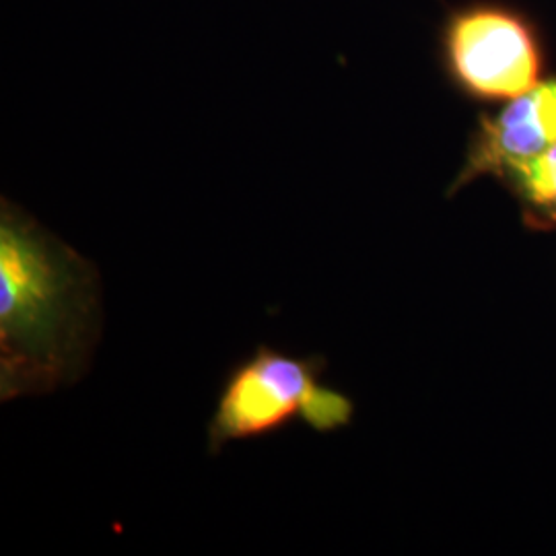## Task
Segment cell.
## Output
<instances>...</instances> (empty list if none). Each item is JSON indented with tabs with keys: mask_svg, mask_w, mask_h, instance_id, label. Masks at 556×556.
I'll return each mask as SVG.
<instances>
[{
	"mask_svg": "<svg viewBox=\"0 0 556 556\" xmlns=\"http://www.w3.org/2000/svg\"><path fill=\"white\" fill-rule=\"evenodd\" d=\"M98 268L15 202L0 204V400L77 383L101 334Z\"/></svg>",
	"mask_w": 556,
	"mask_h": 556,
	"instance_id": "6da1fadb",
	"label": "cell"
},
{
	"mask_svg": "<svg viewBox=\"0 0 556 556\" xmlns=\"http://www.w3.org/2000/svg\"><path fill=\"white\" fill-rule=\"evenodd\" d=\"M326 358L291 355L268 344L236 363L220 386L213 417L206 425L211 456L229 443L275 435L301 422L330 435L355 418L353 397L324 381Z\"/></svg>",
	"mask_w": 556,
	"mask_h": 556,
	"instance_id": "7a4b0ae2",
	"label": "cell"
},
{
	"mask_svg": "<svg viewBox=\"0 0 556 556\" xmlns=\"http://www.w3.org/2000/svg\"><path fill=\"white\" fill-rule=\"evenodd\" d=\"M441 62L459 93L495 103L516 100L540 83L544 50L526 15L498 2H475L445 21Z\"/></svg>",
	"mask_w": 556,
	"mask_h": 556,
	"instance_id": "3957f363",
	"label": "cell"
},
{
	"mask_svg": "<svg viewBox=\"0 0 556 556\" xmlns=\"http://www.w3.org/2000/svg\"><path fill=\"white\" fill-rule=\"evenodd\" d=\"M556 144V77L540 80L497 114H482L447 197L480 178L498 179L507 169Z\"/></svg>",
	"mask_w": 556,
	"mask_h": 556,
	"instance_id": "277c9868",
	"label": "cell"
},
{
	"mask_svg": "<svg viewBox=\"0 0 556 556\" xmlns=\"http://www.w3.org/2000/svg\"><path fill=\"white\" fill-rule=\"evenodd\" d=\"M498 181L516 197L528 227L536 231H555L556 144L507 169Z\"/></svg>",
	"mask_w": 556,
	"mask_h": 556,
	"instance_id": "5b68a950",
	"label": "cell"
}]
</instances>
